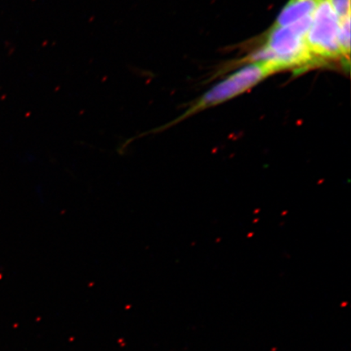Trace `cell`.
<instances>
[{
    "label": "cell",
    "instance_id": "1",
    "mask_svg": "<svg viewBox=\"0 0 351 351\" xmlns=\"http://www.w3.org/2000/svg\"><path fill=\"white\" fill-rule=\"evenodd\" d=\"M313 16L283 27L274 26L265 45L250 60L252 62L267 61L273 63L279 71L292 68L302 70L318 65L310 53L306 39Z\"/></svg>",
    "mask_w": 351,
    "mask_h": 351
},
{
    "label": "cell",
    "instance_id": "2",
    "mask_svg": "<svg viewBox=\"0 0 351 351\" xmlns=\"http://www.w3.org/2000/svg\"><path fill=\"white\" fill-rule=\"evenodd\" d=\"M276 72H279L278 68L273 63L267 62V61L252 62L245 65L238 71L231 74L225 80L213 86L178 120L171 122L170 125H165L158 129L147 131L142 136L156 134L158 132L165 130L171 125H175L176 123L194 115L197 112L235 98Z\"/></svg>",
    "mask_w": 351,
    "mask_h": 351
},
{
    "label": "cell",
    "instance_id": "3",
    "mask_svg": "<svg viewBox=\"0 0 351 351\" xmlns=\"http://www.w3.org/2000/svg\"><path fill=\"white\" fill-rule=\"evenodd\" d=\"M340 19L329 0H319L306 34L307 47L318 65L342 59L339 44Z\"/></svg>",
    "mask_w": 351,
    "mask_h": 351
},
{
    "label": "cell",
    "instance_id": "4",
    "mask_svg": "<svg viewBox=\"0 0 351 351\" xmlns=\"http://www.w3.org/2000/svg\"><path fill=\"white\" fill-rule=\"evenodd\" d=\"M319 0H289L280 12L274 26L291 25L313 14Z\"/></svg>",
    "mask_w": 351,
    "mask_h": 351
},
{
    "label": "cell",
    "instance_id": "5",
    "mask_svg": "<svg viewBox=\"0 0 351 351\" xmlns=\"http://www.w3.org/2000/svg\"><path fill=\"white\" fill-rule=\"evenodd\" d=\"M339 44L343 64H350V14L340 20Z\"/></svg>",
    "mask_w": 351,
    "mask_h": 351
},
{
    "label": "cell",
    "instance_id": "6",
    "mask_svg": "<svg viewBox=\"0 0 351 351\" xmlns=\"http://www.w3.org/2000/svg\"><path fill=\"white\" fill-rule=\"evenodd\" d=\"M339 19L350 14V0H329Z\"/></svg>",
    "mask_w": 351,
    "mask_h": 351
}]
</instances>
